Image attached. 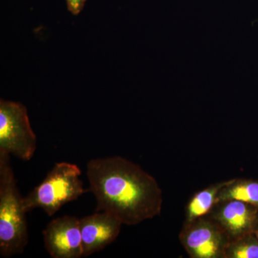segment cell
Returning a JSON list of instances; mask_svg holds the SVG:
<instances>
[{
	"instance_id": "cell-2",
	"label": "cell",
	"mask_w": 258,
	"mask_h": 258,
	"mask_svg": "<svg viewBox=\"0 0 258 258\" xmlns=\"http://www.w3.org/2000/svg\"><path fill=\"white\" fill-rule=\"evenodd\" d=\"M10 156L0 152V254L3 257L23 253L28 242L27 212Z\"/></svg>"
},
{
	"instance_id": "cell-11",
	"label": "cell",
	"mask_w": 258,
	"mask_h": 258,
	"mask_svg": "<svg viewBox=\"0 0 258 258\" xmlns=\"http://www.w3.org/2000/svg\"><path fill=\"white\" fill-rule=\"evenodd\" d=\"M224 258H258V239L251 233L230 240Z\"/></svg>"
},
{
	"instance_id": "cell-9",
	"label": "cell",
	"mask_w": 258,
	"mask_h": 258,
	"mask_svg": "<svg viewBox=\"0 0 258 258\" xmlns=\"http://www.w3.org/2000/svg\"><path fill=\"white\" fill-rule=\"evenodd\" d=\"M231 180L215 183L195 194L186 205L185 222H191L208 215L217 203L220 191Z\"/></svg>"
},
{
	"instance_id": "cell-7",
	"label": "cell",
	"mask_w": 258,
	"mask_h": 258,
	"mask_svg": "<svg viewBox=\"0 0 258 258\" xmlns=\"http://www.w3.org/2000/svg\"><path fill=\"white\" fill-rule=\"evenodd\" d=\"M208 215L223 229L230 240L254 233L258 226V208L239 200L220 202Z\"/></svg>"
},
{
	"instance_id": "cell-8",
	"label": "cell",
	"mask_w": 258,
	"mask_h": 258,
	"mask_svg": "<svg viewBox=\"0 0 258 258\" xmlns=\"http://www.w3.org/2000/svg\"><path fill=\"white\" fill-rule=\"evenodd\" d=\"M122 225L120 219L107 212H97L81 219L83 257L91 255L112 243L119 235Z\"/></svg>"
},
{
	"instance_id": "cell-12",
	"label": "cell",
	"mask_w": 258,
	"mask_h": 258,
	"mask_svg": "<svg viewBox=\"0 0 258 258\" xmlns=\"http://www.w3.org/2000/svg\"><path fill=\"white\" fill-rule=\"evenodd\" d=\"M66 1L68 10L73 15H78L84 8L86 0H66Z\"/></svg>"
},
{
	"instance_id": "cell-3",
	"label": "cell",
	"mask_w": 258,
	"mask_h": 258,
	"mask_svg": "<svg viewBox=\"0 0 258 258\" xmlns=\"http://www.w3.org/2000/svg\"><path fill=\"white\" fill-rule=\"evenodd\" d=\"M81 174L76 164L56 163L43 181L23 198L24 210L28 212L40 208L48 216L55 215L66 204L86 192Z\"/></svg>"
},
{
	"instance_id": "cell-10",
	"label": "cell",
	"mask_w": 258,
	"mask_h": 258,
	"mask_svg": "<svg viewBox=\"0 0 258 258\" xmlns=\"http://www.w3.org/2000/svg\"><path fill=\"white\" fill-rule=\"evenodd\" d=\"M236 200L258 208V181L249 179H232L220 191L217 203Z\"/></svg>"
},
{
	"instance_id": "cell-4",
	"label": "cell",
	"mask_w": 258,
	"mask_h": 258,
	"mask_svg": "<svg viewBox=\"0 0 258 258\" xmlns=\"http://www.w3.org/2000/svg\"><path fill=\"white\" fill-rule=\"evenodd\" d=\"M37 137L30 125L26 107L18 102L0 101V152L23 161L33 157Z\"/></svg>"
},
{
	"instance_id": "cell-13",
	"label": "cell",
	"mask_w": 258,
	"mask_h": 258,
	"mask_svg": "<svg viewBox=\"0 0 258 258\" xmlns=\"http://www.w3.org/2000/svg\"><path fill=\"white\" fill-rule=\"evenodd\" d=\"M254 235L256 236V237L258 239V226L257 227V229H256L255 231H254Z\"/></svg>"
},
{
	"instance_id": "cell-5",
	"label": "cell",
	"mask_w": 258,
	"mask_h": 258,
	"mask_svg": "<svg viewBox=\"0 0 258 258\" xmlns=\"http://www.w3.org/2000/svg\"><path fill=\"white\" fill-rule=\"evenodd\" d=\"M179 238L191 258H224L230 238L212 217L184 222Z\"/></svg>"
},
{
	"instance_id": "cell-1",
	"label": "cell",
	"mask_w": 258,
	"mask_h": 258,
	"mask_svg": "<svg viewBox=\"0 0 258 258\" xmlns=\"http://www.w3.org/2000/svg\"><path fill=\"white\" fill-rule=\"evenodd\" d=\"M87 176L96 212H109L129 226L161 215L162 190L138 164L118 156L93 159L88 163Z\"/></svg>"
},
{
	"instance_id": "cell-6",
	"label": "cell",
	"mask_w": 258,
	"mask_h": 258,
	"mask_svg": "<svg viewBox=\"0 0 258 258\" xmlns=\"http://www.w3.org/2000/svg\"><path fill=\"white\" fill-rule=\"evenodd\" d=\"M42 234L45 248L51 257H83L80 220L76 217L66 215L56 218L47 225Z\"/></svg>"
}]
</instances>
